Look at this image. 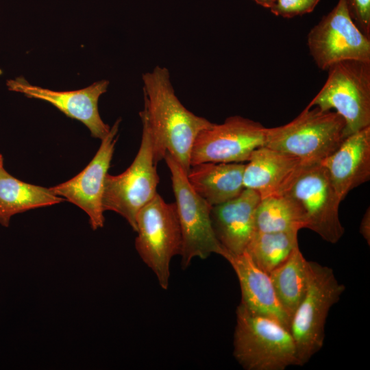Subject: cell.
<instances>
[{"label":"cell","instance_id":"cell-1","mask_svg":"<svg viewBox=\"0 0 370 370\" xmlns=\"http://www.w3.org/2000/svg\"><path fill=\"white\" fill-rule=\"evenodd\" d=\"M144 108L142 125L150 134L157 164L169 153L187 174L194 141L212 123L188 110L175 95L169 70L156 66L143 74Z\"/></svg>","mask_w":370,"mask_h":370},{"label":"cell","instance_id":"cell-2","mask_svg":"<svg viewBox=\"0 0 370 370\" xmlns=\"http://www.w3.org/2000/svg\"><path fill=\"white\" fill-rule=\"evenodd\" d=\"M233 355L246 370H284L301 366L290 330L241 304L236 310Z\"/></svg>","mask_w":370,"mask_h":370},{"label":"cell","instance_id":"cell-3","mask_svg":"<svg viewBox=\"0 0 370 370\" xmlns=\"http://www.w3.org/2000/svg\"><path fill=\"white\" fill-rule=\"evenodd\" d=\"M345 126L336 112L306 106L291 122L267 128L264 146L293 156L304 166L319 164L345 138Z\"/></svg>","mask_w":370,"mask_h":370},{"label":"cell","instance_id":"cell-4","mask_svg":"<svg viewBox=\"0 0 370 370\" xmlns=\"http://www.w3.org/2000/svg\"><path fill=\"white\" fill-rule=\"evenodd\" d=\"M345 290V285L338 281L332 269L308 261L306 291L290 324L301 366L323 346L329 311Z\"/></svg>","mask_w":370,"mask_h":370},{"label":"cell","instance_id":"cell-5","mask_svg":"<svg viewBox=\"0 0 370 370\" xmlns=\"http://www.w3.org/2000/svg\"><path fill=\"white\" fill-rule=\"evenodd\" d=\"M327 71L325 82L307 106L334 109L345 121V138L370 126V62L344 60Z\"/></svg>","mask_w":370,"mask_h":370},{"label":"cell","instance_id":"cell-6","mask_svg":"<svg viewBox=\"0 0 370 370\" xmlns=\"http://www.w3.org/2000/svg\"><path fill=\"white\" fill-rule=\"evenodd\" d=\"M135 248L162 289L169 288L172 258L180 255L182 238L176 205L157 193L138 213Z\"/></svg>","mask_w":370,"mask_h":370},{"label":"cell","instance_id":"cell-7","mask_svg":"<svg viewBox=\"0 0 370 370\" xmlns=\"http://www.w3.org/2000/svg\"><path fill=\"white\" fill-rule=\"evenodd\" d=\"M164 160L171 172L181 228L182 269H186L195 258L206 259L212 254L223 257L226 251L217 239L212 225V206L193 190L186 172L172 156L166 153Z\"/></svg>","mask_w":370,"mask_h":370},{"label":"cell","instance_id":"cell-8","mask_svg":"<svg viewBox=\"0 0 370 370\" xmlns=\"http://www.w3.org/2000/svg\"><path fill=\"white\" fill-rule=\"evenodd\" d=\"M154 161L152 140L147 127L143 125L141 143L131 165L122 173H107L102 197L104 211L121 215L136 231L138 212L158 193L159 175Z\"/></svg>","mask_w":370,"mask_h":370},{"label":"cell","instance_id":"cell-9","mask_svg":"<svg viewBox=\"0 0 370 370\" xmlns=\"http://www.w3.org/2000/svg\"><path fill=\"white\" fill-rule=\"evenodd\" d=\"M283 195L299 208L305 228L330 243L334 244L341 238L345 232L338 214L342 200L321 163L304 166Z\"/></svg>","mask_w":370,"mask_h":370},{"label":"cell","instance_id":"cell-10","mask_svg":"<svg viewBox=\"0 0 370 370\" xmlns=\"http://www.w3.org/2000/svg\"><path fill=\"white\" fill-rule=\"evenodd\" d=\"M307 45L314 63L323 71L344 60L370 62V38L352 19L345 0H338L310 29Z\"/></svg>","mask_w":370,"mask_h":370},{"label":"cell","instance_id":"cell-11","mask_svg":"<svg viewBox=\"0 0 370 370\" xmlns=\"http://www.w3.org/2000/svg\"><path fill=\"white\" fill-rule=\"evenodd\" d=\"M267 127L241 116L213 123L197 136L191 150L190 166L203 162H247L256 149L264 146Z\"/></svg>","mask_w":370,"mask_h":370},{"label":"cell","instance_id":"cell-12","mask_svg":"<svg viewBox=\"0 0 370 370\" xmlns=\"http://www.w3.org/2000/svg\"><path fill=\"white\" fill-rule=\"evenodd\" d=\"M121 119L116 121L92 160L79 173L71 180L49 188L58 196L77 206L88 216L92 230L104 225L102 197L104 182L108 173L115 145L118 139Z\"/></svg>","mask_w":370,"mask_h":370},{"label":"cell","instance_id":"cell-13","mask_svg":"<svg viewBox=\"0 0 370 370\" xmlns=\"http://www.w3.org/2000/svg\"><path fill=\"white\" fill-rule=\"evenodd\" d=\"M8 88L22 93L29 98L47 101L67 116L84 123L92 137L103 140L110 130L99 113V97L107 91L109 82H95L89 86L72 91H54L30 84L23 77L7 81Z\"/></svg>","mask_w":370,"mask_h":370},{"label":"cell","instance_id":"cell-14","mask_svg":"<svg viewBox=\"0 0 370 370\" xmlns=\"http://www.w3.org/2000/svg\"><path fill=\"white\" fill-rule=\"evenodd\" d=\"M260 199L256 191L244 188L237 197L212 206V228L225 254L236 256L245 251L256 232L255 212Z\"/></svg>","mask_w":370,"mask_h":370},{"label":"cell","instance_id":"cell-15","mask_svg":"<svg viewBox=\"0 0 370 370\" xmlns=\"http://www.w3.org/2000/svg\"><path fill=\"white\" fill-rule=\"evenodd\" d=\"M321 164L343 201L370 178V126L346 136Z\"/></svg>","mask_w":370,"mask_h":370},{"label":"cell","instance_id":"cell-16","mask_svg":"<svg viewBox=\"0 0 370 370\" xmlns=\"http://www.w3.org/2000/svg\"><path fill=\"white\" fill-rule=\"evenodd\" d=\"M304 166L293 156L262 146L253 151L245 164L244 188L256 191L261 199L283 195Z\"/></svg>","mask_w":370,"mask_h":370},{"label":"cell","instance_id":"cell-17","mask_svg":"<svg viewBox=\"0 0 370 370\" xmlns=\"http://www.w3.org/2000/svg\"><path fill=\"white\" fill-rule=\"evenodd\" d=\"M223 258L233 268L239 282L241 304L248 310L277 320L290 330L291 318L283 310L269 274L258 267L245 251Z\"/></svg>","mask_w":370,"mask_h":370},{"label":"cell","instance_id":"cell-18","mask_svg":"<svg viewBox=\"0 0 370 370\" xmlns=\"http://www.w3.org/2000/svg\"><path fill=\"white\" fill-rule=\"evenodd\" d=\"M243 162H203L186 174L193 190L211 206L237 197L244 189Z\"/></svg>","mask_w":370,"mask_h":370},{"label":"cell","instance_id":"cell-19","mask_svg":"<svg viewBox=\"0 0 370 370\" xmlns=\"http://www.w3.org/2000/svg\"><path fill=\"white\" fill-rule=\"evenodd\" d=\"M64 201L50 188L24 182L4 169L0 172V224L4 227L16 214Z\"/></svg>","mask_w":370,"mask_h":370},{"label":"cell","instance_id":"cell-20","mask_svg":"<svg viewBox=\"0 0 370 370\" xmlns=\"http://www.w3.org/2000/svg\"><path fill=\"white\" fill-rule=\"evenodd\" d=\"M269 276L283 310L292 318L304 297L308 281V261L296 246L288 258Z\"/></svg>","mask_w":370,"mask_h":370},{"label":"cell","instance_id":"cell-21","mask_svg":"<svg viewBox=\"0 0 370 370\" xmlns=\"http://www.w3.org/2000/svg\"><path fill=\"white\" fill-rule=\"evenodd\" d=\"M298 232H255L245 252L258 267L269 274L282 264L298 245Z\"/></svg>","mask_w":370,"mask_h":370},{"label":"cell","instance_id":"cell-22","mask_svg":"<svg viewBox=\"0 0 370 370\" xmlns=\"http://www.w3.org/2000/svg\"><path fill=\"white\" fill-rule=\"evenodd\" d=\"M305 228L303 214L285 195L260 199L255 212L256 232H275Z\"/></svg>","mask_w":370,"mask_h":370},{"label":"cell","instance_id":"cell-23","mask_svg":"<svg viewBox=\"0 0 370 370\" xmlns=\"http://www.w3.org/2000/svg\"><path fill=\"white\" fill-rule=\"evenodd\" d=\"M320 0H275L271 12L275 16L293 18L310 13Z\"/></svg>","mask_w":370,"mask_h":370},{"label":"cell","instance_id":"cell-24","mask_svg":"<svg viewBox=\"0 0 370 370\" xmlns=\"http://www.w3.org/2000/svg\"><path fill=\"white\" fill-rule=\"evenodd\" d=\"M345 3L356 25L370 38V0H345Z\"/></svg>","mask_w":370,"mask_h":370},{"label":"cell","instance_id":"cell-25","mask_svg":"<svg viewBox=\"0 0 370 370\" xmlns=\"http://www.w3.org/2000/svg\"><path fill=\"white\" fill-rule=\"evenodd\" d=\"M360 233L365 239L368 245H370V208H368L364 214L360 225Z\"/></svg>","mask_w":370,"mask_h":370},{"label":"cell","instance_id":"cell-26","mask_svg":"<svg viewBox=\"0 0 370 370\" xmlns=\"http://www.w3.org/2000/svg\"><path fill=\"white\" fill-rule=\"evenodd\" d=\"M257 4L270 9L273 5L275 0H254Z\"/></svg>","mask_w":370,"mask_h":370},{"label":"cell","instance_id":"cell-27","mask_svg":"<svg viewBox=\"0 0 370 370\" xmlns=\"http://www.w3.org/2000/svg\"><path fill=\"white\" fill-rule=\"evenodd\" d=\"M3 158L1 154H0V172L3 169Z\"/></svg>","mask_w":370,"mask_h":370}]
</instances>
